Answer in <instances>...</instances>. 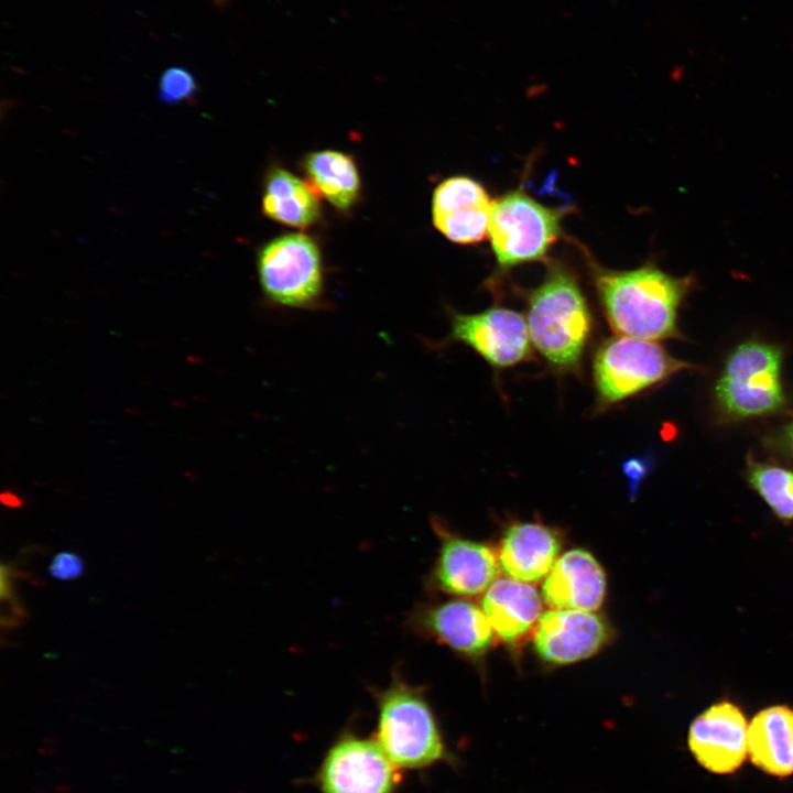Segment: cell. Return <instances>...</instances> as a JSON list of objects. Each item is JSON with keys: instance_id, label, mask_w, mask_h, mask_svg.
Listing matches in <instances>:
<instances>
[{"instance_id": "cell-1", "label": "cell", "mask_w": 793, "mask_h": 793, "mask_svg": "<svg viewBox=\"0 0 793 793\" xmlns=\"http://www.w3.org/2000/svg\"><path fill=\"white\" fill-rule=\"evenodd\" d=\"M594 282L616 334L653 341L677 335V308L688 279L645 265L627 271L597 270Z\"/></svg>"}, {"instance_id": "cell-2", "label": "cell", "mask_w": 793, "mask_h": 793, "mask_svg": "<svg viewBox=\"0 0 793 793\" xmlns=\"http://www.w3.org/2000/svg\"><path fill=\"white\" fill-rule=\"evenodd\" d=\"M526 323L532 345L554 369H579L593 316L573 273L558 264L548 268L529 294Z\"/></svg>"}, {"instance_id": "cell-3", "label": "cell", "mask_w": 793, "mask_h": 793, "mask_svg": "<svg viewBox=\"0 0 793 793\" xmlns=\"http://www.w3.org/2000/svg\"><path fill=\"white\" fill-rule=\"evenodd\" d=\"M378 709L374 739L400 770H423L448 760L436 716L422 687L398 672L384 688L372 689Z\"/></svg>"}, {"instance_id": "cell-4", "label": "cell", "mask_w": 793, "mask_h": 793, "mask_svg": "<svg viewBox=\"0 0 793 793\" xmlns=\"http://www.w3.org/2000/svg\"><path fill=\"white\" fill-rule=\"evenodd\" d=\"M563 210L550 208L522 187L493 200L488 237L498 265L544 261L562 232Z\"/></svg>"}, {"instance_id": "cell-5", "label": "cell", "mask_w": 793, "mask_h": 793, "mask_svg": "<svg viewBox=\"0 0 793 793\" xmlns=\"http://www.w3.org/2000/svg\"><path fill=\"white\" fill-rule=\"evenodd\" d=\"M688 367L653 340L622 335L607 338L593 359L597 408L617 404Z\"/></svg>"}, {"instance_id": "cell-6", "label": "cell", "mask_w": 793, "mask_h": 793, "mask_svg": "<svg viewBox=\"0 0 793 793\" xmlns=\"http://www.w3.org/2000/svg\"><path fill=\"white\" fill-rule=\"evenodd\" d=\"M258 278L265 297L292 308H313L324 291L319 249L308 236L292 232L261 248L257 260Z\"/></svg>"}, {"instance_id": "cell-7", "label": "cell", "mask_w": 793, "mask_h": 793, "mask_svg": "<svg viewBox=\"0 0 793 793\" xmlns=\"http://www.w3.org/2000/svg\"><path fill=\"white\" fill-rule=\"evenodd\" d=\"M782 351L756 340L739 345L726 361L716 384V397L724 411L749 417L778 410L784 401L781 385Z\"/></svg>"}, {"instance_id": "cell-8", "label": "cell", "mask_w": 793, "mask_h": 793, "mask_svg": "<svg viewBox=\"0 0 793 793\" xmlns=\"http://www.w3.org/2000/svg\"><path fill=\"white\" fill-rule=\"evenodd\" d=\"M315 779L321 793H395L402 775L374 737L346 731L327 749Z\"/></svg>"}, {"instance_id": "cell-9", "label": "cell", "mask_w": 793, "mask_h": 793, "mask_svg": "<svg viewBox=\"0 0 793 793\" xmlns=\"http://www.w3.org/2000/svg\"><path fill=\"white\" fill-rule=\"evenodd\" d=\"M448 340L469 346L495 369L512 367L532 357L526 319L507 307H490L475 314L453 311Z\"/></svg>"}, {"instance_id": "cell-10", "label": "cell", "mask_w": 793, "mask_h": 793, "mask_svg": "<svg viewBox=\"0 0 793 793\" xmlns=\"http://www.w3.org/2000/svg\"><path fill=\"white\" fill-rule=\"evenodd\" d=\"M406 624L412 632L468 659L482 656L493 641L495 631L482 608L463 599L421 604L408 616Z\"/></svg>"}, {"instance_id": "cell-11", "label": "cell", "mask_w": 793, "mask_h": 793, "mask_svg": "<svg viewBox=\"0 0 793 793\" xmlns=\"http://www.w3.org/2000/svg\"><path fill=\"white\" fill-rule=\"evenodd\" d=\"M442 543L430 574L431 588L453 596H476L487 590L499 575V560L486 544L455 535L433 520Z\"/></svg>"}, {"instance_id": "cell-12", "label": "cell", "mask_w": 793, "mask_h": 793, "mask_svg": "<svg viewBox=\"0 0 793 793\" xmlns=\"http://www.w3.org/2000/svg\"><path fill=\"white\" fill-rule=\"evenodd\" d=\"M492 204L478 181L464 175L448 177L433 192V225L455 243H478L488 236Z\"/></svg>"}, {"instance_id": "cell-13", "label": "cell", "mask_w": 793, "mask_h": 793, "mask_svg": "<svg viewBox=\"0 0 793 793\" xmlns=\"http://www.w3.org/2000/svg\"><path fill=\"white\" fill-rule=\"evenodd\" d=\"M748 727L737 706L721 702L695 718L688 732V747L705 769L718 774L731 773L747 757Z\"/></svg>"}, {"instance_id": "cell-14", "label": "cell", "mask_w": 793, "mask_h": 793, "mask_svg": "<svg viewBox=\"0 0 793 793\" xmlns=\"http://www.w3.org/2000/svg\"><path fill=\"white\" fill-rule=\"evenodd\" d=\"M609 637L607 622L593 611L552 609L536 623L534 647L545 662L565 665L593 656Z\"/></svg>"}, {"instance_id": "cell-15", "label": "cell", "mask_w": 793, "mask_h": 793, "mask_svg": "<svg viewBox=\"0 0 793 793\" xmlns=\"http://www.w3.org/2000/svg\"><path fill=\"white\" fill-rule=\"evenodd\" d=\"M605 595V571L583 548L569 550L557 558L542 586L543 600L552 609L594 611Z\"/></svg>"}, {"instance_id": "cell-16", "label": "cell", "mask_w": 793, "mask_h": 793, "mask_svg": "<svg viewBox=\"0 0 793 793\" xmlns=\"http://www.w3.org/2000/svg\"><path fill=\"white\" fill-rule=\"evenodd\" d=\"M560 550L556 530L536 522H519L504 532L498 560L510 578L537 582L551 572Z\"/></svg>"}, {"instance_id": "cell-17", "label": "cell", "mask_w": 793, "mask_h": 793, "mask_svg": "<svg viewBox=\"0 0 793 793\" xmlns=\"http://www.w3.org/2000/svg\"><path fill=\"white\" fill-rule=\"evenodd\" d=\"M481 608L495 633L504 642L517 643L537 623L542 601L530 584L502 578L487 589Z\"/></svg>"}, {"instance_id": "cell-18", "label": "cell", "mask_w": 793, "mask_h": 793, "mask_svg": "<svg viewBox=\"0 0 793 793\" xmlns=\"http://www.w3.org/2000/svg\"><path fill=\"white\" fill-rule=\"evenodd\" d=\"M748 754L754 765L774 776L793 773V710L772 706L748 727Z\"/></svg>"}, {"instance_id": "cell-19", "label": "cell", "mask_w": 793, "mask_h": 793, "mask_svg": "<svg viewBox=\"0 0 793 793\" xmlns=\"http://www.w3.org/2000/svg\"><path fill=\"white\" fill-rule=\"evenodd\" d=\"M263 214L282 225L305 229L321 216L318 194L287 170L274 166L264 178Z\"/></svg>"}, {"instance_id": "cell-20", "label": "cell", "mask_w": 793, "mask_h": 793, "mask_svg": "<svg viewBox=\"0 0 793 793\" xmlns=\"http://www.w3.org/2000/svg\"><path fill=\"white\" fill-rule=\"evenodd\" d=\"M302 166L318 196L338 210L347 211L359 200L360 174L351 155L336 150L314 151L306 154Z\"/></svg>"}, {"instance_id": "cell-21", "label": "cell", "mask_w": 793, "mask_h": 793, "mask_svg": "<svg viewBox=\"0 0 793 793\" xmlns=\"http://www.w3.org/2000/svg\"><path fill=\"white\" fill-rule=\"evenodd\" d=\"M749 481L779 518L793 520V471L757 464L750 469Z\"/></svg>"}, {"instance_id": "cell-22", "label": "cell", "mask_w": 793, "mask_h": 793, "mask_svg": "<svg viewBox=\"0 0 793 793\" xmlns=\"http://www.w3.org/2000/svg\"><path fill=\"white\" fill-rule=\"evenodd\" d=\"M198 91L194 74L183 66L166 68L159 79V98L167 105L192 102Z\"/></svg>"}, {"instance_id": "cell-23", "label": "cell", "mask_w": 793, "mask_h": 793, "mask_svg": "<svg viewBox=\"0 0 793 793\" xmlns=\"http://www.w3.org/2000/svg\"><path fill=\"white\" fill-rule=\"evenodd\" d=\"M47 571L50 576L56 580H74L83 575L85 563L78 554L63 551L53 557Z\"/></svg>"}, {"instance_id": "cell-24", "label": "cell", "mask_w": 793, "mask_h": 793, "mask_svg": "<svg viewBox=\"0 0 793 793\" xmlns=\"http://www.w3.org/2000/svg\"><path fill=\"white\" fill-rule=\"evenodd\" d=\"M651 466V457H633L623 461L622 471L629 480V491L632 499L638 493L643 479L649 475Z\"/></svg>"}, {"instance_id": "cell-25", "label": "cell", "mask_w": 793, "mask_h": 793, "mask_svg": "<svg viewBox=\"0 0 793 793\" xmlns=\"http://www.w3.org/2000/svg\"><path fill=\"white\" fill-rule=\"evenodd\" d=\"M3 506L9 508H19L23 504V500L19 495L12 491H3L0 496Z\"/></svg>"}, {"instance_id": "cell-26", "label": "cell", "mask_w": 793, "mask_h": 793, "mask_svg": "<svg viewBox=\"0 0 793 793\" xmlns=\"http://www.w3.org/2000/svg\"><path fill=\"white\" fill-rule=\"evenodd\" d=\"M783 443L785 448L793 454V420L785 428Z\"/></svg>"}, {"instance_id": "cell-27", "label": "cell", "mask_w": 793, "mask_h": 793, "mask_svg": "<svg viewBox=\"0 0 793 793\" xmlns=\"http://www.w3.org/2000/svg\"><path fill=\"white\" fill-rule=\"evenodd\" d=\"M214 3L218 7L225 6L229 0H213Z\"/></svg>"}]
</instances>
